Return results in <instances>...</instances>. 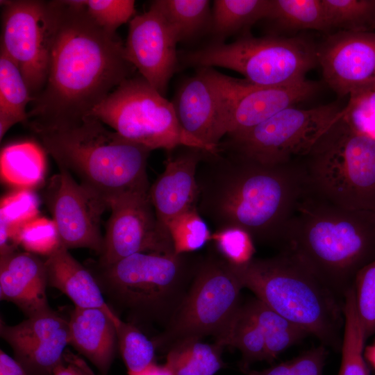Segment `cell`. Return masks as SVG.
Listing matches in <instances>:
<instances>
[{
  "label": "cell",
  "instance_id": "8d00e7d4",
  "mask_svg": "<svg viewBox=\"0 0 375 375\" xmlns=\"http://www.w3.org/2000/svg\"><path fill=\"white\" fill-rule=\"evenodd\" d=\"M38 198L31 189H18L1 199L0 224L8 228L12 241L19 227L38 217Z\"/></svg>",
  "mask_w": 375,
  "mask_h": 375
},
{
  "label": "cell",
  "instance_id": "3957f363",
  "mask_svg": "<svg viewBox=\"0 0 375 375\" xmlns=\"http://www.w3.org/2000/svg\"><path fill=\"white\" fill-rule=\"evenodd\" d=\"M279 246L343 298L375 260V212L338 206L303 185Z\"/></svg>",
  "mask_w": 375,
  "mask_h": 375
},
{
  "label": "cell",
  "instance_id": "4fadbf2b",
  "mask_svg": "<svg viewBox=\"0 0 375 375\" xmlns=\"http://www.w3.org/2000/svg\"><path fill=\"white\" fill-rule=\"evenodd\" d=\"M178 88L172 101L182 128L208 151H216L226 135L235 98L253 85L246 79L224 75L212 67L197 69Z\"/></svg>",
  "mask_w": 375,
  "mask_h": 375
},
{
  "label": "cell",
  "instance_id": "1f68e13d",
  "mask_svg": "<svg viewBox=\"0 0 375 375\" xmlns=\"http://www.w3.org/2000/svg\"><path fill=\"white\" fill-rule=\"evenodd\" d=\"M238 349L242 355L240 369L254 362L266 361L267 349L262 333L256 323L241 306L224 338L218 344Z\"/></svg>",
  "mask_w": 375,
  "mask_h": 375
},
{
  "label": "cell",
  "instance_id": "5b68a950",
  "mask_svg": "<svg viewBox=\"0 0 375 375\" xmlns=\"http://www.w3.org/2000/svg\"><path fill=\"white\" fill-rule=\"evenodd\" d=\"M202 258L194 253H137L112 265L92 260L85 266L118 316L137 327L159 326L161 332L185 297Z\"/></svg>",
  "mask_w": 375,
  "mask_h": 375
},
{
  "label": "cell",
  "instance_id": "4dcf8cb0",
  "mask_svg": "<svg viewBox=\"0 0 375 375\" xmlns=\"http://www.w3.org/2000/svg\"><path fill=\"white\" fill-rule=\"evenodd\" d=\"M33 101L25 79L11 58L0 49V113L26 124L27 106Z\"/></svg>",
  "mask_w": 375,
  "mask_h": 375
},
{
  "label": "cell",
  "instance_id": "60d3db41",
  "mask_svg": "<svg viewBox=\"0 0 375 375\" xmlns=\"http://www.w3.org/2000/svg\"><path fill=\"white\" fill-rule=\"evenodd\" d=\"M89 15L110 33L131 20L135 12L133 0H80Z\"/></svg>",
  "mask_w": 375,
  "mask_h": 375
},
{
  "label": "cell",
  "instance_id": "44dd1931",
  "mask_svg": "<svg viewBox=\"0 0 375 375\" xmlns=\"http://www.w3.org/2000/svg\"><path fill=\"white\" fill-rule=\"evenodd\" d=\"M317 88L316 83L306 79L278 86L253 85L234 100L228 119L226 135L256 126L283 110L310 97Z\"/></svg>",
  "mask_w": 375,
  "mask_h": 375
},
{
  "label": "cell",
  "instance_id": "277c9868",
  "mask_svg": "<svg viewBox=\"0 0 375 375\" xmlns=\"http://www.w3.org/2000/svg\"><path fill=\"white\" fill-rule=\"evenodd\" d=\"M92 115L32 131L58 167L74 174L80 183L110 207L130 195L148 193L147 167L151 151L108 130Z\"/></svg>",
  "mask_w": 375,
  "mask_h": 375
},
{
  "label": "cell",
  "instance_id": "ba28073f",
  "mask_svg": "<svg viewBox=\"0 0 375 375\" xmlns=\"http://www.w3.org/2000/svg\"><path fill=\"white\" fill-rule=\"evenodd\" d=\"M184 67H223L242 74L261 87L303 81L317 62V48L300 37L256 38L249 33L231 43L210 42L193 50L178 51Z\"/></svg>",
  "mask_w": 375,
  "mask_h": 375
},
{
  "label": "cell",
  "instance_id": "c3c4849f",
  "mask_svg": "<svg viewBox=\"0 0 375 375\" xmlns=\"http://www.w3.org/2000/svg\"><path fill=\"white\" fill-rule=\"evenodd\" d=\"M375 89V88H374Z\"/></svg>",
  "mask_w": 375,
  "mask_h": 375
},
{
  "label": "cell",
  "instance_id": "7dc6e473",
  "mask_svg": "<svg viewBox=\"0 0 375 375\" xmlns=\"http://www.w3.org/2000/svg\"><path fill=\"white\" fill-rule=\"evenodd\" d=\"M84 375H97L91 368H88L84 371Z\"/></svg>",
  "mask_w": 375,
  "mask_h": 375
},
{
  "label": "cell",
  "instance_id": "5bb4252c",
  "mask_svg": "<svg viewBox=\"0 0 375 375\" xmlns=\"http://www.w3.org/2000/svg\"><path fill=\"white\" fill-rule=\"evenodd\" d=\"M149 192L125 197L110 204L111 215L97 263L112 265L137 253H174L170 235L158 226Z\"/></svg>",
  "mask_w": 375,
  "mask_h": 375
},
{
  "label": "cell",
  "instance_id": "d6986e66",
  "mask_svg": "<svg viewBox=\"0 0 375 375\" xmlns=\"http://www.w3.org/2000/svg\"><path fill=\"white\" fill-rule=\"evenodd\" d=\"M203 152L200 148L188 146L167 151L164 171L150 186L149 197L158 226L168 235V226L173 219L197 208V171Z\"/></svg>",
  "mask_w": 375,
  "mask_h": 375
},
{
  "label": "cell",
  "instance_id": "cb8c5ba5",
  "mask_svg": "<svg viewBox=\"0 0 375 375\" xmlns=\"http://www.w3.org/2000/svg\"><path fill=\"white\" fill-rule=\"evenodd\" d=\"M271 3L272 0L213 1L209 34L211 42L223 43L233 35L248 33L251 26L268 17Z\"/></svg>",
  "mask_w": 375,
  "mask_h": 375
},
{
  "label": "cell",
  "instance_id": "9c48e42d",
  "mask_svg": "<svg viewBox=\"0 0 375 375\" xmlns=\"http://www.w3.org/2000/svg\"><path fill=\"white\" fill-rule=\"evenodd\" d=\"M242 288L230 264L210 250L203 256L185 297L168 324L151 338L156 350L167 352L177 342L206 336L219 344L241 306Z\"/></svg>",
  "mask_w": 375,
  "mask_h": 375
},
{
  "label": "cell",
  "instance_id": "7402d4cb",
  "mask_svg": "<svg viewBox=\"0 0 375 375\" xmlns=\"http://www.w3.org/2000/svg\"><path fill=\"white\" fill-rule=\"evenodd\" d=\"M99 308L75 306L69 319V344L107 375L118 347L113 319Z\"/></svg>",
  "mask_w": 375,
  "mask_h": 375
},
{
  "label": "cell",
  "instance_id": "f1b7e54d",
  "mask_svg": "<svg viewBox=\"0 0 375 375\" xmlns=\"http://www.w3.org/2000/svg\"><path fill=\"white\" fill-rule=\"evenodd\" d=\"M344 324L341 347L342 359L338 375H369L363 351L366 338L357 312L352 285L343 297Z\"/></svg>",
  "mask_w": 375,
  "mask_h": 375
},
{
  "label": "cell",
  "instance_id": "ffe728a7",
  "mask_svg": "<svg viewBox=\"0 0 375 375\" xmlns=\"http://www.w3.org/2000/svg\"><path fill=\"white\" fill-rule=\"evenodd\" d=\"M44 260L31 252L12 251L0 257V297L27 317L49 310Z\"/></svg>",
  "mask_w": 375,
  "mask_h": 375
},
{
  "label": "cell",
  "instance_id": "b9f144b4",
  "mask_svg": "<svg viewBox=\"0 0 375 375\" xmlns=\"http://www.w3.org/2000/svg\"><path fill=\"white\" fill-rule=\"evenodd\" d=\"M343 116L356 131L375 139V89L350 96Z\"/></svg>",
  "mask_w": 375,
  "mask_h": 375
},
{
  "label": "cell",
  "instance_id": "7c38bea8",
  "mask_svg": "<svg viewBox=\"0 0 375 375\" xmlns=\"http://www.w3.org/2000/svg\"><path fill=\"white\" fill-rule=\"evenodd\" d=\"M1 48L19 68L33 100L47 78L57 1H1Z\"/></svg>",
  "mask_w": 375,
  "mask_h": 375
},
{
  "label": "cell",
  "instance_id": "7bdbcfd3",
  "mask_svg": "<svg viewBox=\"0 0 375 375\" xmlns=\"http://www.w3.org/2000/svg\"><path fill=\"white\" fill-rule=\"evenodd\" d=\"M0 375H28L15 359L0 350Z\"/></svg>",
  "mask_w": 375,
  "mask_h": 375
},
{
  "label": "cell",
  "instance_id": "f35d334b",
  "mask_svg": "<svg viewBox=\"0 0 375 375\" xmlns=\"http://www.w3.org/2000/svg\"><path fill=\"white\" fill-rule=\"evenodd\" d=\"M353 286L357 312L367 340L375 334V260L357 273Z\"/></svg>",
  "mask_w": 375,
  "mask_h": 375
},
{
  "label": "cell",
  "instance_id": "6da1fadb",
  "mask_svg": "<svg viewBox=\"0 0 375 375\" xmlns=\"http://www.w3.org/2000/svg\"><path fill=\"white\" fill-rule=\"evenodd\" d=\"M57 2L47 82L25 124L31 129L83 118L135 69L119 37L97 24L80 0Z\"/></svg>",
  "mask_w": 375,
  "mask_h": 375
},
{
  "label": "cell",
  "instance_id": "484cf974",
  "mask_svg": "<svg viewBox=\"0 0 375 375\" xmlns=\"http://www.w3.org/2000/svg\"><path fill=\"white\" fill-rule=\"evenodd\" d=\"M242 307L262 333L267 349L266 362L269 363L308 335L256 297L242 304Z\"/></svg>",
  "mask_w": 375,
  "mask_h": 375
},
{
  "label": "cell",
  "instance_id": "7a4b0ae2",
  "mask_svg": "<svg viewBox=\"0 0 375 375\" xmlns=\"http://www.w3.org/2000/svg\"><path fill=\"white\" fill-rule=\"evenodd\" d=\"M197 210L215 231L239 228L254 242L280 244L303 188L296 161L280 165L204 150L197 171Z\"/></svg>",
  "mask_w": 375,
  "mask_h": 375
},
{
  "label": "cell",
  "instance_id": "d4e9b609",
  "mask_svg": "<svg viewBox=\"0 0 375 375\" xmlns=\"http://www.w3.org/2000/svg\"><path fill=\"white\" fill-rule=\"evenodd\" d=\"M45 151L29 141L13 143L1 152V177L6 183L20 188L31 189L44 178Z\"/></svg>",
  "mask_w": 375,
  "mask_h": 375
},
{
  "label": "cell",
  "instance_id": "30bf717a",
  "mask_svg": "<svg viewBox=\"0 0 375 375\" xmlns=\"http://www.w3.org/2000/svg\"><path fill=\"white\" fill-rule=\"evenodd\" d=\"M88 115L122 138L151 151L181 146L206 147L182 128L173 103L141 76L124 81Z\"/></svg>",
  "mask_w": 375,
  "mask_h": 375
},
{
  "label": "cell",
  "instance_id": "52a82bcc",
  "mask_svg": "<svg viewBox=\"0 0 375 375\" xmlns=\"http://www.w3.org/2000/svg\"><path fill=\"white\" fill-rule=\"evenodd\" d=\"M296 162L308 190L343 208L375 212V139L343 117Z\"/></svg>",
  "mask_w": 375,
  "mask_h": 375
},
{
  "label": "cell",
  "instance_id": "4316f807",
  "mask_svg": "<svg viewBox=\"0 0 375 375\" xmlns=\"http://www.w3.org/2000/svg\"><path fill=\"white\" fill-rule=\"evenodd\" d=\"M190 339L172 345L167 351L166 365L174 375H215L225 367L223 347Z\"/></svg>",
  "mask_w": 375,
  "mask_h": 375
},
{
  "label": "cell",
  "instance_id": "74e56055",
  "mask_svg": "<svg viewBox=\"0 0 375 375\" xmlns=\"http://www.w3.org/2000/svg\"><path fill=\"white\" fill-rule=\"evenodd\" d=\"M210 242L213 249L231 265H244L253 258L254 241L241 228L231 227L215 231Z\"/></svg>",
  "mask_w": 375,
  "mask_h": 375
},
{
  "label": "cell",
  "instance_id": "9a60e30c",
  "mask_svg": "<svg viewBox=\"0 0 375 375\" xmlns=\"http://www.w3.org/2000/svg\"><path fill=\"white\" fill-rule=\"evenodd\" d=\"M59 169L49 181L45 199L61 244L67 249L87 248L99 256L103 242L101 217L108 206L94 192L75 181L67 170Z\"/></svg>",
  "mask_w": 375,
  "mask_h": 375
},
{
  "label": "cell",
  "instance_id": "603a6c76",
  "mask_svg": "<svg viewBox=\"0 0 375 375\" xmlns=\"http://www.w3.org/2000/svg\"><path fill=\"white\" fill-rule=\"evenodd\" d=\"M47 283L66 294L80 308L103 310L111 317L117 314L105 300L91 272L78 262L62 244L44 260Z\"/></svg>",
  "mask_w": 375,
  "mask_h": 375
},
{
  "label": "cell",
  "instance_id": "d6a6232c",
  "mask_svg": "<svg viewBox=\"0 0 375 375\" xmlns=\"http://www.w3.org/2000/svg\"><path fill=\"white\" fill-rule=\"evenodd\" d=\"M117 344L128 373L139 372L155 362L156 347L142 331L118 315L113 319Z\"/></svg>",
  "mask_w": 375,
  "mask_h": 375
},
{
  "label": "cell",
  "instance_id": "f6af8a7d",
  "mask_svg": "<svg viewBox=\"0 0 375 375\" xmlns=\"http://www.w3.org/2000/svg\"><path fill=\"white\" fill-rule=\"evenodd\" d=\"M53 375H83L81 372L73 365L66 362L65 360L54 370Z\"/></svg>",
  "mask_w": 375,
  "mask_h": 375
},
{
  "label": "cell",
  "instance_id": "ee69618b",
  "mask_svg": "<svg viewBox=\"0 0 375 375\" xmlns=\"http://www.w3.org/2000/svg\"><path fill=\"white\" fill-rule=\"evenodd\" d=\"M128 375H174L166 364L160 365L153 362L143 370Z\"/></svg>",
  "mask_w": 375,
  "mask_h": 375
},
{
  "label": "cell",
  "instance_id": "83f0119b",
  "mask_svg": "<svg viewBox=\"0 0 375 375\" xmlns=\"http://www.w3.org/2000/svg\"><path fill=\"white\" fill-rule=\"evenodd\" d=\"M173 27L178 42H191L210 34L212 8L208 0H156Z\"/></svg>",
  "mask_w": 375,
  "mask_h": 375
},
{
  "label": "cell",
  "instance_id": "ab89813d",
  "mask_svg": "<svg viewBox=\"0 0 375 375\" xmlns=\"http://www.w3.org/2000/svg\"><path fill=\"white\" fill-rule=\"evenodd\" d=\"M328 355L326 347L320 344L299 356L262 370L241 369L245 375H323Z\"/></svg>",
  "mask_w": 375,
  "mask_h": 375
},
{
  "label": "cell",
  "instance_id": "bcb514c9",
  "mask_svg": "<svg viewBox=\"0 0 375 375\" xmlns=\"http://www.w3.org/2000/svg\"><path fill=\"white\" fill-rule=\"evenodd\" d=\"M363 356L368 366L375 372V340L371 344L365 347Z\"/></svg>",
  "mask_w": 375,
  "mask_h": 375
},
{
  "label": "cell",
  "instance_id": "e575fe53",
  "mask_svg": "<svg viewBox=\"0 0 375 375\" xmlns=\"http://www.w3.org/2000/svg\"><path fill=\"white\" fill-rule=\"evenodd\" d=\"M174 253H194L210 242L208 225L197 208L190 209L173 219L168 226Z\"/></svg>",
  "mask_w": 375,
  "mask_h": 375
},
{
  "label": "cell",
  "instance_id": "836d02e7",
  "mask_svg": "<svg viewBox=\"0 0 375 375\" xmlns=\"http://www.w3.org/2000/svg\"><path fill=\"white\" fill-rule=\"evenodd\" d=\"M330 28L368 31L375 24V0H322Z\"/></svg>",
  "mask_w": 375,
  "mask_h": 375
},
{
  "label": "cell",
  "instance_id": "d590c367",
  "mask_svg": "<svg viewBox=\"0 0 375 375\" xmlns=\"http://www.w3.org/2000/svg\"><path fill=\"white\" fill-rule=\"evenodd\" d=\"M13 241L26 251L47 257L61 245L53 219L38 217L19 227L14 233Z\"/></svg>",
  "mask_w": 375,
  "mask_h": 375
},
{
  "label": "cell",
  "instance_id": "8992f818",
  "mask_svg": "<svg viewBox=\"0 0 375 375\" xmlns=\"http://www.w3.org/2000/svg\"><path fill=\"white\" fill-rule=\"evenodd\" d=\"M230 264V263H229ZM243 288L272 310L313 335L326 347L341 349L343 303L294 256L281 251L268 258L230 264Z\"/></svg>",
  "mask_w": 375,
  "mask_h": 375
},
{
  "label": "cell",
  "instance_id": "f546056e",
  "mask_svg": "<svg viewBox=\"0 0 375 375\" xmlns=\"http://www.w3.org/2000/svg\"><path fill=\"white\" fill-rule=\"evenodd\" d=\"M267 19L288 29L331 28L322 0H272Z\"/></svg>",
  "mask_w": 375,
  "mask_h": 375
},
{
  "label": "cell",
  "instance_id": "ac0fdd59",
  "mask_svg": "<svg viewBox=\"0 0 375 375\" xmlns=\"http://www.w3.org/2000/svg\"><path fill=\"white\" fill-rule=\"evenodd\" d=\"M328 85L340 96L375 88V33L341 31L317 49Z\"/></svg>",
  "mask_w": 375,
  "mask_h": 375
},
{
  "label": "cell",
  "instance_id": "2e32d148",
  "mask_svg": "<svg viewBox=\"0 0 375 375\" xmlns=\"http://www.w3.org/2000/svg\"><path fill=\"white\" fill-rule=\"evenodd\" d=\"M178 43L173 27L154 1L147 11L129 22L126 58L162 95L179 66Z\"/></svg>",
  "mask_w": 375,
  "mask_h": 375
},
{
  "label": "cell",
  "instance_id": "8fae6325",
  "mask_svg": "<svg viewBox=\"0 0 375 375\" xmlns=\"http://www.w3.org/2000/svg\"><path fill=\"white\" fill-rule=\"evenodd\" d=\"M344 113V108L334 103L309 109L291 106L255 127L226 135L217 148L265 165L289 164L306 156Z\"/></svg>",
  "mask_w": 375,
  "mask_h": 375
},
{
  "label": "cell",
  "instance_id": "e0dca14e",
  "mask_svg": "<svg viewBox=\"0 0 375 375\" xmlns=\"http://www.w3.org/2000/svg\"><path fill=\"white\" fill-rule=\"evenodd\" d=\"M0 335L28 375H53L69 344V319L50 308L14 326L1 319Z\"/></svg>",
  "mask_w": 375,
  "mask_h": 375
}]
</instances>
